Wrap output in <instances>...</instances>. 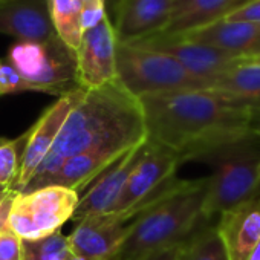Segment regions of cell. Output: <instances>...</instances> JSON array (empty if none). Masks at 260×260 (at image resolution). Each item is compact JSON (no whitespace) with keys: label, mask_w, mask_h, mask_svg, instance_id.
<instances>
[{"label":"cell","mask_w":260,"mask_h":260,"mask_svg":"<svg viewBox=\"0 0 260 260\" xmlns=\"http://www.w3.org/2000/svg\"><path fill=\"white\" fill-rule=\"evenodd\" d=\"M147 140L176 152L182 162L260 134V112L213 89L152 93L138 98Z\"/></svg>","instance_id":"1"},{"label":"cell","mask_w":260,"mask_h":260,"mask_svg":"<svg viewBox=\"0 0 260 260\" xmlns=\"http://www.w3.org/2000/svg\"><path fill=\"white\" fill-rule=\"evenodd\" d=\"M147 140L144 115L138 98L130 95L118 80L98 89L84 90L68 115L60 134L23 191L55 173L69 158L98 147L132 149Z\"/></svg>","instance_id":"2"},{"label":"cell","mask_w":260,"mask_h":260,"mask_svg":"<svg viewBox=\"0 0 260 260\" xmlns=\"http://www.w3.org/2000/svg\"><path fill=\"white\" fill-rule=\"evenodd\" d=\"M205 194L207 178L175 181L134 217L110 260H144L159 249L185 242L204 219Z\"/></svg>","instance_id":"3"},{"label":"cell","mask_w":260,"mask_h":260,"mask_svg":"<svg viewBox=\"0 0 260 260\" xmlns=\"http://www.w3.org/2000/svg\"><path fill=\"white\" fill-rule=\"evenodd\" d=\"M196 159L211 167L202 208L205 219L255 196L260 185V134L208 150Z\"/></svg>","instance_id":"4"},{"label":"cell","mask_w":260,"mask_h":260,"mask_svg":"<svg viewBox=\"0 0 260 260\" xmlns=\"http://www.w3.org/2000/svg\"><path fill=\"white\" fill-rule=\"evenodd\" d=\"M116 80L135 98L144 95L210 89V84L190 74L173 57L132 43L116 45Z\"/></svg>","instance_id":"5"},{"label":"cell","mask_w":260,"mask_h":260,"mask_svg":"<svg viewBox=\"0 0 260 260\" xmlns=\"http://www.w3.org/2000/svg\"><path fill=\"white\" fill-rule=\"evenodd\" d=\"M5 60L16 68L32 92L61 96L81 89L75 52L58 37L48 42H16Z\"/></svg>","instance_id":"6"},{"label":"cell","mask_w":260,"mask_h":260,"mask_svg":"<svg viewBox=\"0 0 260 260\" xmlns=\"http://www.w3.org/2000/svg\"><path fill=\"white\" fill-rule=\"evenodd\" d=\"M78 201V191L58 185L17 191L11 205L8 226L23 240L45 237L61 230L74 217Z\"/></svg>","instance_id":"7"},{"label":"cell","mask_w":260,"mask_h":260,"mask_svg":"<svg viewBox=\"0 0 260 260\" xmlns=\"http://www.w3.org/2000/svg\"><path fill=\"white\" fill-rule=\"evenodd\" d=\"M181 162V156L172 149L146 140L141 156L110 214L125 220L135 217L144 205L175 182V173Z\"/></svg>","instance_id":"8"},{"label":"cell","mask_w":260,"mask_h":260,"mask_svg":"<svg viewBox=\"0 0 260 260\" xmlns=\"http://www.w3.org/2000/svg\"><path fill=\"white\" fill-rule=\"evenodd\" d=\"M132 45L159 51L173 57L190 74L207 81L210 86L216 78L230 72L236 66L246 63L249 60H255L251 57L234 55L222 49L213 48V46L194 43V42H190L181 37H173V36H152V37L134 42Z\"/></svg>","instance_id":"9"},{"label":"cell","mask_w":260,"mask_h":260,"mask_svg":"<svg viewBox=\"0 0 260 260\" xmlns=\"http://www.w3.org/2000/svg\"><path fill=\"white\" fill-rule=\"evenodd\" d=\"M83 93L84 89H77L74 92L61 95L25 135V144L20 156V169L17 179L13 185L16 191H23L25 187L31 182L43 159L52 149L68 115L77 106Z\"/></svg>","instance_id":"10"},{"label":"cell","mask_w":260,"mask_h":260,"mask_svg":"<svg viewBox=\"0 0 260 260\" xmlns=\"http://www.w3.org/2000/svg\"><path fill=\"white\" fill-rule=\"evenodd\" d=\"M116 45L118 40L109 17L83 32L75 49L77 78L81 89H98L116 80Z\"/></svg>","instance_id":"11"},{"label":"cell","mask_w":260,"mask_h":260,"mask_svg":"<svg viewBox=\"0 0 260 260\" xmlns=\"http://www.w3.org/2000/svg\"><path fill=\"white\" fill-rule=\"evenodd\" d=\"M125 222L110 213L83 217L68 236L74 255L84 260H110L127 233Z\"/></svg>","instance_id":"12"},{"label":"cell","mask_w":260,"mask_h":260,"mask_svg":"<svg viewBox=\"0 0 260 260\" xmlns=\"http://www.w3.org/2000/svg\"><path fill=\"white\" fill-rule=\"evenodd\" d=\"M216 231L228 260H248L260 245V198L220 213Z\"/></svg>","instance_id":"13"},{"label":"cell","mask_w":260,"mask_h":260,"mask_svg":"<svg viewBox=\"0 0 260 260\" xmlns=\"http://www.w3.org/2000/svg\"><path fill=\"white\" fill-rule=\"evenodd\" d=\"M144 144V143H143ZM143 144L127 150L121 158H118L109 169H106L90 185L83 198H80L77 210L74 213V220L78 222L86 216L92 214H107L112 211L118 198L122 193V188L135 169L141 152Z\"/></svg>","instance_id":"14"},{"label":"cell","mask_w":260,"mask_h":260,"mask_svg":"<svg viewBox=\"0 0 260 260\" xmlns=\"http://www.w3.org/2000/svg\"><path fill=\"white\" fill-rule=\"evenodd\" d=\"M0 34L17 42L55 39L48 0H0Z\"/></svg>","instance_id":"15"},{"label":"cell","mask_w":260,"mask_h":260,"mask_svg":"<svg viewBox=\"0 0 260 260\" xmlns=\"http://www.w3.org/2000/svg\"><path fill=\"white\" fill-rule=\"evenodd\" d=\"M173 0H127L112 20L116 40L134 43L159 34L167 25Z\"/></svg>","instance_id":"16"},{"label":"cell","mask_w":260,"mask_h":260,"mask_svg":"<svg viewBox=\"0 0 260 260\" xmlns=\"http://www.w3.org/2000/svg\"><path fill=\"white\" fill-rule=\"evenodd\" d=\"M173 37L213 46L234 55L260 58V23L220 19L191 32Z\"/></svg>","instance_id":"17"},{"label":"cell","mask_w":260,"mask_h":260,"mask_svg":"<svg viewBox=\"0 0 260 260\" xmlns=\"http://www.w3.org/2000/svg\"><path fill=\"white\" fill-rule=\"evenodd\" d=\"M125 152L127 150L121 147H98L78 153L69 158L68 161H64L61 167L49 178L42 181L37 185V188L58 185L78 191L80 188L95 181L106 169H109Z\"/></svg>","instance_id":"18"},{"label":"cell","mask_w":260,"mask_h":260,"mask_svg":"<svg viewBox=\"0 0 260 260\" xmlns=\"http://www.w3.org/2000/svg\"><path fill=\"white\" fill-rule=\"evenodd\" d=\"M248 0H181L173 5L170 19L156 36H182L226 17Z\"/></svg>","instance_id":"19"},{"label":"cell","mask_w":260,"mask_h":260,"mask_svg":"<svg viewBox=\"0 0 260 260\" xmlns=\"http://www.w3.org/2000/svg\"><path fill=\"white\" fill-rule=\"evenodd\" d=\"M210 89L230 96L245 107L260 112V58L236 66L216 78Z\"/></svg>","instance_id":"20"},{"label":"cell","mask_w":260,"mask_h":260,"mask_svg":"<svg viewBox=\"0 0 260 260\" xmlns=\"http://www.w3.org/2000/svg\"><path fill=\"white\" fill-rule=\"evenodd\" d=\"M49 16L57 37L75 52L83 37L80 0H48Z\"/></svg>","instance_id":"21"},{"label":"cell","mask_w":260,"mask_h":260,"mask_svg":"<svg viewBox=\"0 0 260 260\" xmlns=\"http://www.w3.org/2000/svg\"><path fill=\"white\" fill-rule=\"evenodd\" d=\"M23 260H69L74 252L61 230L34 240L22 239Z\"/></svg>","instance_id":"22"},{"label":"cell","mask_w":260,"mask_h":260,"mask_svg":"<svg viewBox=\"0 0 260 260\" xmlns=\"http://www.w3.org/2000/svg\"><path fill=\"white\" fill-rule=\"evenodd\" d=\"M178 260H228L216 228H207L188 237Z\"/></svg>","instance_id":"23"},{"label":"cell","mask_w":260,"mask_h":260,"mask_svg":"<svg viewBox=\"0 0 260 260\" xmlns=\"http://www.w3.org/2000/svg\"><path fill=\"white\" fill-rule=\"evenodd\" d=\"M22 143H25V135L19 140H0V187L13 188L19 169H20V156L23 150Z\"/></svg>","instance_id":"24"},{"label":"cell","mask_w":260,"mask_h":260,"mask_svg":"<svg viewBox=\"0 0 260 260\" xmlns=\"http://www.w3.org/2000/svg\"><path fill=\"white\" fill-rule=\"evenodd\" d=\"M29 92L26 81L7 60H0V95Z\"/></svg>","instance_id":"25"},{"label":"cell","mask_w":260,"mask_h":260,"mask_svg":"<svg viewBox=\"0 0 260 260\" xmlns=\"http://www.w3.org/2000/svg\"><path fill=\"white\" fill-rule=\"evenodd\" d=\"M107 17L104 0H81V25L83 32L96 26Z\"/></svg>","instance_id":"26"},{"label":"cell","mask_w":260,"mask_h":260,"mask_svg":"<svg viewBox=\"0 0 260 260\" xmlns=\"http://www.w3.org/2000/svg\"><path fill=\"white\" fill-rule=\"evenodd\" d=\"M0 260H23L22 239L10 228L0 233Z\"/></svg>","instance_id":"27"},{"label":"cell","mask_w":260,"mask_h":260,"mask_svg":"<svg viewBox=\"0 0 260 260\" xmlns=\"http://www.w3.org/2000/svg\"><path fill=\"white\" fill-rule=\"evenodd\" d=\"M225 20L231 22H249V23H260V0H248L242 7L231 11Z\"/></svg>","instance_id":"28"},{"label":"cell","mask_w":260,"mask_h":260,"mask_svg":"<svg viewBox=\"0 0 260 260\" xmlns=\"http://www.w3.org/2000/svg\"><path fill=\"white\" fill-rule=\"evenodd\" d=\"M16 193L17 191L14 188H5L0 191V233L10 228L8 219H10V211H11V205H13Z\"/></svg>","instance_id":"29"},{"label":"cell","mask_w":260,"mask_h":260,"mask_svg":"<svg viewBox=\"0 0 260 260\" xmlns=\"http://www.w3.org/2000/svg\"><path fill=\"white\" fill-rule=\"evenodd\" d=\"M182 243H178V245H173V246L159 249V251L150 254L149 257H146L144 260H178L179 252H181V248H182Z\"/></svg>","instance_id":"30"},{"label":"cell","mask_w":260,"mask_h":260,"mask_svg":"<svg viewBox=\"0 0 260 260\" xmlns=\"http://www.w3.org/2000/svg\"><path fill=\"white\" fill-rule=\"evenodd\" d=\"M127 2V0H104V4H106V11H107V17L109 20L112 22L116 14L119 13L121 7Z\"/></svg>","instance_id":"31"},{"label":"cell","mask_w":260,"mask_h":260,"mask_svg":"<svg viewBox=\"0 0 260 260\" xmlns=\"http://www.w3.org/2000/svg\"><path fill=\"white\" fill-rule=\"evenodd\" d=\"M69 260H84V258H83V257H78V255H72Z\"/></svg>","instance_id":"32"},{"label":"cell","mask_w":260,"mask_h":260,"mask_svg":"<svg viewBox=\"0 0 260 260\" xmlns=\"http://www.w3.org/2000/svg\"><path fill=\"white\" fill-rule=\"evenodd\" d=\"M178 2H181V0H173V5H175V4H178Z\"/></svg>","instance_id":"33"},{"label":"cell","mask_w":260,"mask_h":260,"mask_svg":"<svg viewBox=\"0 0 260 260\" xmlns=\"http://www.w3.org/2000/svg\"><path fill=\"white\" fill-rule=\"evenodd\" d=\"M2 190H5V188H4V187H0V191H2Z\"/></svg>","instance_id":"34"},{"label":"cell","mask_w":260,"mask_h":260,"mask_svg":"<svg viewBox=\"0 0 260 260\" xmlns=\"http://www.w3.org/2000/svg\"><path fill=\"white\" fill-rule=\"evenodd\" d=\"M80 2H81V0H80Z\"/></svg>","instance_id":"35"}]
</instances>
